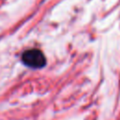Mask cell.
Segmentation results:
<instances>
[{"label": "cell", "mask_w": 120, "mask_h": 120, "mask_svg": "<svg viewBox=\"0 0 120 120\" xmlns=\"http://www.w3.org/2000/svg\"><path fill=\"white\" fill-rule=\"evenodd\" d=\"M22 60L25 66L32 68H40L46 64L44 54L38 49H30L25 51L22 55Z\"/></svg>", "instance_id": "cell-1"}]
</instances>
